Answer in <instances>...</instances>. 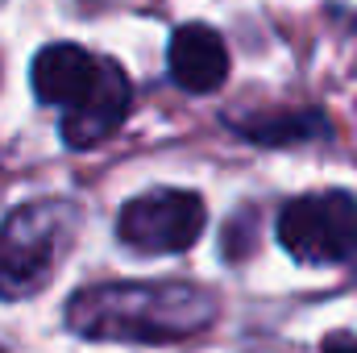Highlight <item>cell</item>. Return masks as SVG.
Wrapping results in <instances>:
<instances>
[{
  "label": "cell",
  "mask_w": 357,
  "mask_h": 353,
  "mask_svg": "<svg viewBox=\"0 0 357 353\" xmlns=\"http://www.w3.org/2000/svg\"><path fill=\"white\" fill-rule=\"evenodd\" d=\"M212 316L216 299L195 283H100L67 303V324L91 341H183Z\"/></svg>",
  "instance_id": "1"
},
{
  "label": "cell",
  "mask_w": 357,
  "mask_h": 353,
  "mask_svg": "<svg viewBox=\"0 0 357 353\" xmlns=\"http://www.w3.org/2000/svg\"><path fill=\"white\" fill-rule=\"evenodd\" d=\"M71 208L54 200H38L17 208L0 229V299H25L54 274L63 254Z\"/></svg>",
  "instance_id": "2"
},
{
  "label": "cell",
  "mask_w": 357,
  "mask_h": 353,
  "mask_svg": "<svg viewBox=\"0 0 357 353\" xmlns=\"http://www.w3.org/2000/svg\"><path fill=\"white\" fill-rule=\"evenodd\" d=\"M278 241L303 266L345 262L357 250V200L337 187L291 200L278 212Z\"/></svg>",
  "instance_id": "3"
},
{
  "label": "cell",
  "mask_w": 357,
  "mask_h": 353,
  "mask_svg": "<svg viewBox=\"0 0 357 353\" xmlns=\"http://www.w3.org/2000/svg\"><path fill=\"white\" fill-rule=\"evenodd\" d=\"M208 225V208L195 191H178V187H158L146 195H133L121 216H116V237L146 254V258H162V254H183L204 237Z\"/></svg>",
  "instance_id": "4"
},
{
  "label": "cell",
  "mask_w": 357,
  "mask_h": 353,
  "mask_svg": "<svg viewBox=\"0 0 357 353\" xmlns=\"http://www.w3.org/2000/svg\"><path fill=\"white\" fill-rule=\"evenodd\" d=\"M129 75L121 71V63H108L100 59V71H96V84L84 91L79 104H71L63 112V142L71 150H91L100 146L104 137H112L121 129V121L129 117Z\"/></svg>",
  "instance_id": "5"
},
{
  "label": "cell",
  "mask_w": 357,
  "mask_h": 353,
  "mask_svg": "<svg viewBox=\"0 0 357 353\" xmlns=\"http://www.w3.org/2000/svg\"><path fill=\"white\" fill-rule=\"evenodd\" d=\"M171 80L191 96H208L229 80L225 38L208 25H178L171 33Z\"/></svg>",
  "instance_id": "6"
},
{
  "label": "cell",
  "mask_w": 357,
  "mask_h": 353,
  "mask_svg": "<svg viewBox=\"0 0 357 353\" xmlns=\"http://www.w3.org/2000/svg\"><path fill=\"white\" fill-rule=\"evenodd\" d=\"M96 71H100V59H91L84 46L75 42H54L46 50H38L33 67H29V80H33V96L42 104H59V108H71L84 100V91L96 84Z\"/></svg>",
  "instance_id": "7"
},
{
  "label": "cell",
  "mask_w": 357,
  "mask_h": 353,
  "mask_svg": "<svg viewBox=\"0 0 357 353\" xmlns=\"http://www.w3.org/2000/svg\"><path fill=\"white\" fill-rule=\"evenodd\" d=\"M241 137L258 142V146H295L303 137L324 133V112H266V117H241L229 121Z\"/></svg>",
  "instance_id": "8"
},
{
  "label": "cell",
  "mask_w": 357,
  "mask_h": 353,
  "mask_svg": "<svg viewBox=\"0 0 357 353\" xmlns=\"http://www.w3.org/2000/svg\"><path fill=\"white\" fill-rule=\"evenodd\" d=\"M324 353H357V337L354 333H333L324 341Z\"/></svg>",
  "instance_id": "9"
}]
</instances>
